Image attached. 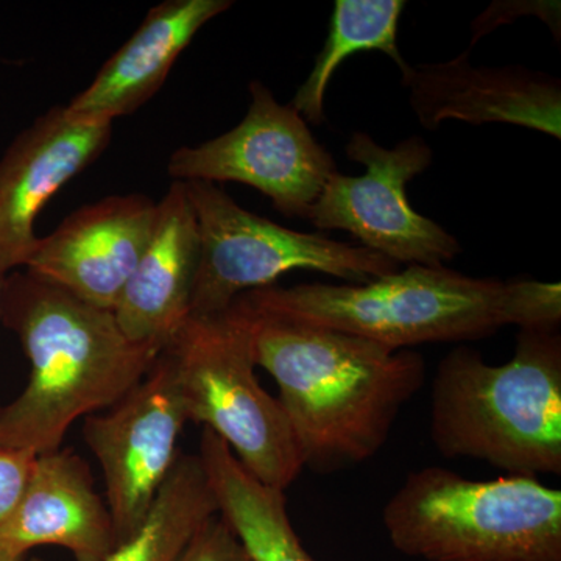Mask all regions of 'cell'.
Returning a JSON list of instances; mask_svg holds the SVG:
<instances>
[{
	"instance_id": "obj_12",
	"label": "cell",
	"mask_w": 561,
	"mask_h": 561,
	"mask_svg": "<svg viewBox=\"0 0 561 561\" xmlns=\"http://www.w3.org/2000/svg\"><path fill=\"white\" fill-rule=\"evenodd\" d=\"M111 136L113 125L76 121L54 106L10 144L0 158V275L25 267L41 210L101 157Z\"/></svg>"
},
{
	"instance_id": "obj_5",
	"label": "cell",
	"mask_w": 561,
	"mask_h": 561,
	"mask_svg": "<svg viewBox=\"0 0 561 561\" xmlns=\"http://www.w3.org/2000/svg\"><path fill=\"white\" fill-rule=\"evenodd\" d=\"M398 551L426 561H561V491L534 476L413 471L383 507Z\"/></svg>"
},
{
	"instance_id": "obj_10",
	"label": "cell",
	"mask_w": 561,
	"mask_h": 561,
	"mask_svg": "<svg viewBox=\"0 0 561 561\" xmlns=\"http://www.w3.org/2000/svg\"><path fill=\"white\" fill-rule=\"evenodd\" d=\"M186 421L179 378L164 351L116 404L84 419V442L101 465L117 546L149 515L179 459Z\"/></svg>"
},
{
	"instance_id": "obj_24",
	"label": "cell",
	"mask_w": 561,
	"mask_h": 561,
	"mask_svg": "<svg viewBox=\"0 0 561 561\" xmlns=\"http://www.w3.org/2000/svg\"><path fill=\"white\" fill-rule=\"evenodd\" d=\"M28 561H43V560H39V559H32V560H28Z\"/></svg>"
},
{
	"instance_id": "obj_21",
	"label": "cell",
	"mask_w": 561,
	"mask_h": 561,
	"mask_svg": "<svg viewBox=\"0 0 561 561\" xmlns=\"http://www.w3.org/2000/svg\"><path fill=\"white\" fill-rule=\"evenodd\" d=\"M35 459V454L31 451L0 445V526L16 508L27 486Z\"/></svg>"
},
{
	"instance_id": "obj_17",
	"label": "cell",
	"mask_w": 561,
	"mask_h": 561,
	"mask_svg": "<svg viewBox=\"0 0 561 561\" xmlns=\"http://www.w3.org/2000/svg\"><path fill=\"white\" fill-rule=\"evenodd\" d=\"M198 457L221 519L251 561H313L291 527L284 491L254 478L209 430L202 432Z\"/></svg>"
},
{
	"instance_id": "obj_1",
	"label": "cell",
	"mask_w": 561,
	"mask_h": 561,
	"mask_svg": "<svg viewBox=\"0 0 561 561\" xmlns=\"http://www.w3.org/2000/svg\"><path fill=\"white\" fill-rule=\"evenodd\" d=\"M256 367L279 389L302 465L330 472L371 459L426 378L421 354L262 312L245 298Z\"/></svg>"
},
{
	"instance_id": "obj_22",
	"label": "cell",
	"mask_w": 561,
	"mask_h": 561,
	"mask_svg": "<svg viewBox=\"0 0 561 561\" xmlns=\"http://www.w3.org/2000/svg\"><path fill=\"white\" fill-rule=\"evenodd\" d=\"M0 561H24V556L0 546Z\"/></svg>"
},
{
	"instance_id": "obj_7",
	"label": "cell",
	"mask_w": 561,
	"mask_h": 561,
	"mask_svg": "<svg viewBox=\"0 0 561 561\" xmlns=\"http://www.w3.org/2000/svg\"><path fill=\"white\" fill-rule=\"evenodd\" d=\"M184 184L201 238L191 316L227 311L242 294L271 287L287 272H320L360 284L398 271L397 262L364 247L290 230L256 216L217 184Z\"/></svg>"
},
{
	"instance_id": "obj_18",
	"label": "cell",
	"mask_w": 561,
	"mask_h": 561,
	"mask_svg": "<svg viewBox=\"0 0 561 561\" xmlns=\"http://www.w3.org/2000/svg\"><path fill=\"white\" fill-rule=\"evenodd\" d=\"M404 7V0H337L334 3L324 46L290 103L306 124H323L328 87L335 70L350 55L378 50L398 66L402 77L411 70L398 47V24Z\"/></svg>"
},
{
	"instance_id": "obj_3",
	"label": "cell",
	"mask_w": 561,
	"mask_h": 561,
	"mask_svg": "<svg viewBox=\"0 0 561 561\" xmlns=\"http://www.w3.org/2000/svg\"><path fill=\"white\" fill-rule=\"evenodd\" d=\"M242 297L262 312L391 350L476 341L502 327L559 330L561 321L560 283L471 278L445 265H409L360 284L271 286Z\"/></svg>"
},
{
	"instance_id": "obj_4",
	"label": "cell",
	"mask_w": 561,
	"mask_h": 561,
	"mask_svg": "<svg viewBox=\"0 0 561 561\" xmlns=\"http://www.w3.org/2000/svg\"><path fill=\"white\" fill-rule=\"evenodd\" d=\"M431 438L446 459L486 461L513 476L561 472V335L519 330L507 364L457 346L432 382Z\"/></svg>"
},
{
	"instance_id": "obj_14",
	"label": "cell",
	"mask_w": 561,
	"mask_h": 561,
	"mask_svg": "<svg viewBox=\"0 0 561 561\" xmlns=\"http://www.w3.org/2000/svg\"><path fill=\"white\" fill-rule=\"evenodd\" d=\"M0 546L25 556L38 546L68 549L76 561H106L116 549L113 518L87 461L72 449L36 456Z\"/></svg>"
},
{
	"instance_id": "obj_20",
	"label": "cell",
	"mask_w": 561,
	"mask_h": 561,
	"mask_svg": "<svg viewBox=\"0 0 561 561\" xmlns=\"http://www.w3.org/2000/svg\"><path fill=\"white\" fill-rule=\"evenodd\" d=\"M176 561H251L242 542L220 515L197 531Z\"/></svg>"
},
{
	"instance_id": "obj_15",
	"label": "cell",
	"mask_w": 561,
	"mask_h": 561,
	"mask_svg": "<svg viewBox=\"0 0 561 561\" xmlns=\"http://www.w3.org/2000/svg\"><path fill=\"white\" fill-rule=\"evenodd\" d=\"M201 256L197 217L186 184L173 181L157 202L150 241L113 309L131 342L160 351L191 316Z\"/></svg>"
},
{
	"instance_id": "obj_23",
	"label": "cell",
	"mask_w": 561,
	"mask_h": 561,
	"mask_svg": "<svg viewBox=\"0 0 561 561\" xmlns=\"http://www.w3.org/2000/svg\"><path fill=\"white\" fill-rule=\"evenodd\" d=\"M7 276L0 275V297H2L3 283H5Z\"/></svg>"
},
{
	"instance_id": "obj_8",
	"label": "cell",
	"mask_w": 561,
	"mask_h": 561,
	"mask_svg": "<svg viewBox=\"0 0 561 561\" xmlns=\"http://www.w3.org/2000/svg\"><path fill=\"white\" fill-rule=\"evenodd\" d=\"M346 157L365 168L364 175L334 173L309 209L306 220L317 230H343L360 247L400 264L442 267L461 253L460 242L409 203V181L432 164V150L420 136L394 149L356 131Z\"/></svg>"
},
{
	"instance_id": "obj_6",
	"label": "cell",
	"mask_w": 561,
	"mask_h": 561,
	"mask_svg": "<svg viewBox=\"0 0 561 561\" xmlns=\"http://www.w3.org/2000/svg\"><path fill=\"white\" fill-rule=\"evenodd\" d=\"M179 378L187 420L230 446L265 485L284 491L305 468L278 398L262 389L245 306L190 316L164 346Z\"/></svg>"
},
{
	"instance_id": "obj_19",
	"label": "cell",
	"mask_w": 561,
	"mask_h": 561,
	"mask_svg": "<svg viewBox=\"0 0 561 561\" xmlns=\"http://www.w3.org/2000/svg\"><path fill=\"white\" fill-rule=\"evenodd\" d=\"M216 515L219 508L201 457L180 453L149 515L106 561H176Z\"/></svg>"
},
{
	"instance_id": "obj_11",
	"label": "cell",
	"mask_w": 561,
	"mask_h": 561,
	"mask_svg": "<svg viewBox=\"0 0 561 561\" xmlns=\"http://www.w3.org/2000/svg\"><path fill=\"white\" fill-rule=\"evenodd\" d=\"M154 217L157 202L146 195H110L38 238L24 271L113 312L150 241Z\"/></svg>"
},
{
	"instance_id": "obj_16",
	"label": "cell",
	"mask_w": 561,
	"mask_h": 561,
	"mask_svg": "<svg viewBox=\"0 0 561 561\" xmlns=\"http://www.w3.org/2000/svg\"><path fill=\"white\" fill-rule=\"evenodd\" d=\"M231 7L230 0H168L150 9L90 87L66 105L69 116L88 124L113 125L138 111L161 90L197 33Z\"/></svg>"
},
{
	"instance_id": "obj_13",
	"label": "cell",
	"mask_w": 561,
	"mask_h": 561,
	"mask_svg": "<svg viewBox=\"0 0 561 561\" xmlns=\"http://www.w3.org/2000/svg\"><path fill=\"white\" fill-rule=\"evenodd\" d=\"M402 84L427 130L454 119L516 125L561 138V83L546 73L522 66L478 68L467 51L449 61L411 66Z\"/></svg>"
},
{
	"instance_id": "obj_2",
	"label": "cell",
	"mask_w": 561,
	"mask_h": 561,
	"mask_svg": "<svg viewBox=\"0 0 561 561\" xmlns=\"http://www.w3.org/2000/svg\"><path fill=\"white\" fill-rule=\"evenodd\" d=\"M0 321L31 362L24 391L0 408V445L35 456L60 449L77 420L116 404L161 353L131 342L113 312L25 271L7 275Z\"/></svg>"
},
{
	"instance_id": "obj_9",
	"label": "cell",
	"mask_w": 561,
	"mask_h": 561,
	"mask_svg": "<svg viewBox=\"0 0 561 561\" xmlns=\"http://www.w3.org/2000/svg\"><path fill=\"white\" fill-rule=\"evenodd\" d=\"M251 103L238 127L169 158L175 181L241 183L271 198L287 217L306 219L324 184L337 173L330 151L313 138L301 114L280 105L260 80L250 83Z\"/></svg>"
}]
</instances>
